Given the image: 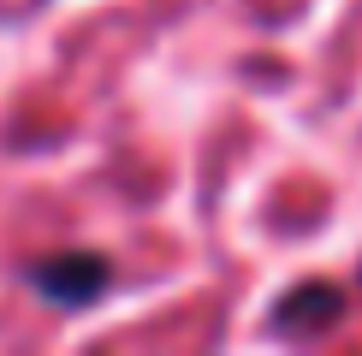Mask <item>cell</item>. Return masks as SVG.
Returning <instances> with one entry per match:
<instances>
[{
  "mask_svg": "<svg viewBox=\"0 0 362 356\" xmlns=\"http://www.w3.org/2000/svg\"><path fill=\"white\" fill-rule=\"evenodd\" d=\"M113 261L101 249H54V256L30 261V291L54 309H89L95 297H107Z\"/></svg>",
  "mask_w": 362,
  "mask_h": 356,
  "instance_id": "1",
  "label": "cell"
},
{
  "mask_svg": "<svg viewBox=\"0 0 362 356\" xmlns=\"http://www.w3.org/2000/svg\"><path fill=\"white\" fill-rule=\"evenodd\" d=\"M339 315H344V291L327 285V279H309V285L279 297L274 326L279 333H327V326H339Z\"/></svg>",
  "mask_w": 362,
  "mask_h": 356,
  "instance_id": "2",
  "label": "cell"
}]
</instances>
